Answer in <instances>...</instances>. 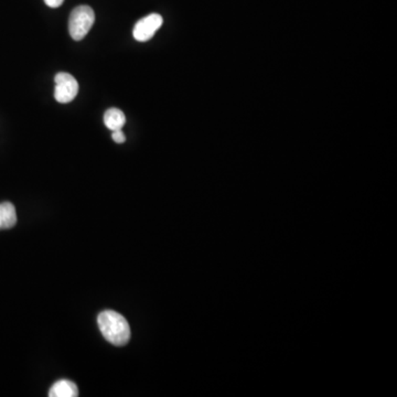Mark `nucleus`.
Here are the masks:
<instances>
[{"label": "nucleus", "mask_w": 397, "mask_h": 397, "mask_svg": "<svg viewBox=\"0 0 397 397\" xmlns=\"http://www.w3.org/2000/svg\"><path fill=\"white\" fill-rule=\"evenodd\" d=\"M103 337L116 347H124L131 339V328L122 315L115 311H103L97 318Z\"/></svg>", "instance_id": "obj_1"}, {"label": "nucleus", "mask_w": 397, "mask_h": 397, "mask_svg": "<svg viewBox=\"0 0 397 397\" xmlns=\"http://www.w3.org/2000/svg\"><path fill=\"white\" fill-rule=\"evenodd\" d=\"M94 10L89 6H79L72 10L68 19V31L75 41L84 39L94 24Z\"/></svg>", "instance_id": "obj_2"}, {"label": "nucleus", "mask_w": 397, "mask_h": 397, "mask_svg": "<svg viewBox=\"0 0 397 397\" xmlns=\"http://www.w3.org/2000/svg\"><path fill=\"white\" fill-rule=\"evenodd\" d=\"M55 99L62 104L72 102L79 93V83L75 78L66 72H60L55 75Z\"/></svg>", "instance_id": "obj_3"}, {"label": "nucleus", "mask_w": 397, "mask_h": 397, "mask_svg": "<svg viewBox=\"0 0 397 397\" xmlns=\"http://www.w3.org/2000/svg\"><path fill=\"white\" fill-rule=\"evenodd\" d=\"M162 17L158 13H152L140 20L133 27V38L139 42H146L154 37L162 26Z\"/></svg>", "instance_id": "obj_4"}, {"label": "nucleus", "mask_w": 397, "mask_h": 397, "mask_svg": "<svg viewBox=\"0 0 397 397\" xmlns=\"http://www.w3.org/2000/svg\"><path fill=\"white\" fill-rule=\"evenodd\" d=\"M17 223V212L10 202L0 204V230H8Z\"/></svg>", "instance_id": "obj_5"}, {"label": "nucleus", "mask_w": 397, "mask_h": 397, "mask_svg": "<svg viewBox=\"0 0 397 397\" xmlns=\"http://www.w3.org/2000/svg\"><path fill=\"white\" fill-rule=\"evenodd\" d=\"M79 395V389L73 382L62 380L53 384L49 392L50 397H76Z\"/></svg>", "instance_id": "obj_6"}, {"label": "nucleus", "mask_w": 397, "mask_h": 397, "mask_svg": "<svg viewBox=\"0 0 397 397\" xmlns=\"http://www.w3.org/2000/svg\"><path fill=\"white\" fill-rule=\"evenodd\" d=\"M126 117L122 110L118 108H110L104 114V124L110 131H118L125 125Z\"/></svg>", "instance_id": "obj_7"}, {"label": "nucleus", "mask_w": 397, "mask_h": 397, "mask_svg": "<svg viewBox=\"0 0 397 397\" xmlns=\"http://www.w3.org/2000/svg\"><path fill=\"white\" fill-rule=\"evenodd\" d=\"M112 137L113 140L115 141V143H117V144H123V143H125L126 141V136L125 135H124L122 129H118V131H113Z\"/></svg>", "instance_id": "obj_8"}, {"label": "nucleus", "mask_w": 397, "mask_h": 397, "mask_svg": "<svg viewBox=\"0 0 397 397\" xmlns=\"http://www.w3.org/2000/svg\"><path fill=\"white\" fill-rule=\"evenodd\" d=\"M63 1L64 0H45V3H47V6L51 7V8H58L62 5Z\"/></svg>", "instance_id": "obj_9"}]
</instances>
